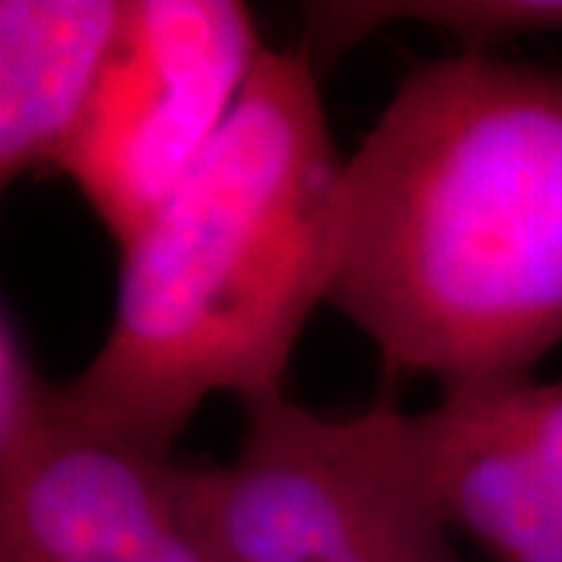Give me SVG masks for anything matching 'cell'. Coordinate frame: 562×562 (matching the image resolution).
<instances>
[{
	"instance_id": "9c48e42d",
	"label": "cell",
	"mask_w": 562,
	"mask_h": 562,
	"mask_svg": "<svg viewBox=\"0 0 562 562\" xmlns=\"http://www.w3.org/2000/svg\"><path fill=\"white\" fill-rule=\"evenodd\" d=\"M66 416L63 384L32 362L13 313L0 316V484L13 482L54 438Z\"/></svg>"
},
{
	"instance_id": "52a82bcc",
	"label": "cell",
	"mask_w": 562,
	"mask_h": 562,
	"mask_svg": "<svg viewBox=\"0 0 562 562\" xmlns=\"http://www.w3.org/2000/svg\"><path fill=\"white\" fill-rule=\"evenodd\" d=\"M125 0H0V181L69 157Z\"/></svg>"
},
{
	"instance_id": "30bf717a",
	"label": "cell",
	"mask_w": 562,
	"mask_h": 562,
	"mask_svg": "<svg viewBox=\"0 0 562 562\" xmlns=\"http://www.w3.org/2000/svg\"><path fill=\"white\" fill-rule=\"evenodd\" d=\"M525 416L562 516V379L525 384Z\"/></svg>"
},
{
	"instance_id": "5b68a950",
	"label": "cell",
	"mask_w": 562,
	"mask_h": 562,
	"mask_svg": "<svg viewBox=\"0 0 562 562\" xmlns=\"http://www.w3.org/2000/svg\"><path fill=\"white\" fill-rule=\"evenodd\" d=\"M66 397V394H63ZM0 562H206L172 460L88 428L66 403L54 438L0 484Z\"/></svg>"
},
{
	"instance_id": "3957f363",
	"label": "cell",
	"mask_w": 562,
	"mask_h": 562,
	"mask_svg": "<svg viewBox=\"0 0 562 562\" xmlns=\"http://www.w3.org/2000/svg\"><path fill=\"white\" fill-rule=\"evenodd\" d=\"M401 409L322 416L284 394L244 403L228 462L172 460L206 562H465L413 482Z\"/></svg>"
},
{
	"instance_id": "ba28073f",
	"label": "cell",
	"mask_w": 562,
	"mask_h": 562,
	"mask_svg": "<svg viewBox=\"0 0 562 562\" xmlns=\"http://www.w3.org/2000/svg\"><path fill=\"white\" fill-rule=\"evenodd\" d=\"M425 22L460 41V54H487L494 44L562 32V0H366L306 3L303 54L313 66L335 60L384 22Z\"/></svg>"
},
{
	"instance_id": "277c9868",
	"label": "cell",
	"mask_w": 562,
	"mask_h": 562,
	"mask_svg": "<svg viewBox=\"0 0 562 562\" xmlns=\"http://www.w3.org/2000/svg\"><path fill=\"white\" fill-rule=\"evenodd\" d=\"M266 50L238 0H125L63 176L125 250L220 138Z\"/></svg>"
},
{
	"instance_id": "8992f818",
	"label": "cell",
	"mask_w": 562,
	"mask_h": 562,
	"mask_svg": "<svg viewBox=\"0 0 562 562\" xmlns=\"http://www.w3.org/2000/svg\"><path fill=\"white\" fill-rule=\"evenodd\" d=\"M528 382L453 387L401 419L425 503L494 562H562L560 506L525 416Z\"/></svg>"
},
{
	"instance_id": "6da1fadb",
	"label": "cell",
	"mask_w": 562,
	"mask_h": 562,
	"mask_svg": "<svg viewBox=\"0 0 562 562\" xmlns=\"http://www.w3.org/2000/svg\"><path fill=\"white\" fill-rule=\"evenodd\" d=\"M325 303L391 379H535L562 344V69H409L344 160Z\"/></svg>"
},
{
	"instance_id": "7a4b0ae2",
	"label": "cell",
	"mask_w": 562,
	"mask_h": 562,
	"mask_svg": "<svg viewBox=\"0 0 562 562\" xmlns=\"http://www.w3.org/2000/svg\"><path fill=\"white\" fill-rule=\"evenodd\" d=\"M310 57L266 47L220 138L122 250L113 322L66 403L88 428L169 460L210 394H284L328 297L338 188Z\"/></svg>"
}]
</instances>
